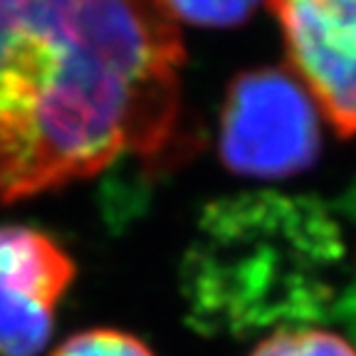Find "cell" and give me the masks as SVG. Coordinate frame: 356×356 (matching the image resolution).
Returning <instances> with one entry per match:
<instances>
[{"label": "cell", "instance_id": "cell-1", "mask_svg": "<svg viewBox=\"0 0 356 356\" xmlns=\"http://www.w3.org/2000/svg\"><path fill=\"white\" fill-rule=\"evenodd\" d=\"M184 60L163 0H0V200L161 151Z\"/></svg>", "mask_w": 356, "mask_h": 356}, {"label": "cell", "instance_id": "cell-2", "mask_svg": "<svg viewBox=\"0 0 356 356\" xmlns=\"http://www.w3.org/2000/svg\"><path fill=\"white\" fill-rule=\"evenodd\" d=\"M339 260V230L312 200L248 195L218 203L186 257L191 317L211 334L302 327L327 312Z\"/></svg>", "mask_w": 356, "mask_h": 356}, {"label": "cell", "instance_id": "cell-3", "mask_svg": "<svg viewBox=\"0 0 356 356\" xmlns=\"http://www.w3.org/2000/svg\"><path fill=\"white\" fill-rule=\"evenodd\" d=\"M322 111L302 82L282 70L240 74L220 114V159L250 178H287L314 163Z\"/></svg>", "mask_w": 356, "mask_h": 356}, {"label": "cell", "instance_id": "cell-4", "mask_svg": "<svg viewBox=\"0 0 356 356\" xmlns=\"http://www.w3.org/2000/svg\"><path fill=\"white\" fill-rule=\"evenodd\" d=\"M295 77L339 134H356V0H270Z\"/></svg>", "mask_w": 356, "mask_h": 356}, {"label": "cell", "instance_id": "cell-5", "mask_svg": "<svg viewBox=\"0 0 356 356\" xmlns=\"http://www.w3.org/2000/svg\"><path fill=\"white\" fill-rule=\"evenodd\" d=\"M72 280V257L50 235L25 225L0 228V356L44 349Z\"/></svg>", "mask_w": 356, "mask_h": 356}, {"label": "cell", "instance_id": "cell-6", "mask_svg": "<svg viewBox=\"0 0 356 356\" xmlns=\"http://www.w3.org/2000/svg\"><path fill=\"white\" fill-rule=\"evenodd\" d=\"M252 356H356V349L346 339L324 329L292 327L262 339Z\"/></svg>", "mask_w": 356, "mask_h": 356}, {"label": "cell", "instance_id": "cell-7", "mask_svg": "<svg viewBox=\"0 0 356 356\" xmlns=\"http://www.w3.org/2000/svg\"><path fill=\"white\" fill-rule=\"evenodd\" d=\"M265 0H163L173 17L203 28H228L248 20Z\"/></svg>", "mask_w": 356, "mask_h": 356}, {"label": "cell", "instance_id": "cell-8", "mask_svg": "<svg viewBox=\"0 0 356 356\" xmlns=\"http://www.w3.org/2000/svg\"><path fill=\"white\" fill-rule=\"evenodd\" d=\"M52 356H154V351L119 329H89L62 341Z\"/></svg>", "mask_w": 356, "mask_h": 356}]
</instances>
